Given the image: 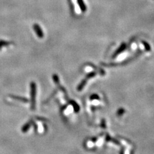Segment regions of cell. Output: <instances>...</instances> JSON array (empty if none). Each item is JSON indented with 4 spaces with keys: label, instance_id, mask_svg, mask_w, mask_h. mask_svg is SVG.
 Segmentation results:
<instances>
[{
    "label": "cell",
    "instance_id": "6da1fadb",
    "mask_svg": "<svg viewBox=\"0 0 154 154\" xmlns=\"http://www.w3.org/2000/svg\"><path fill=\"white\" fill-rule=\"evenodd\" d=\"M36 92L37 86L34 82L30 83V95H31V109L34 110L36 105Z\"/></svg>",
    "mask_w": 154,
    "mask_h": 154
},
{
    "label": "cell",
    "instance_id": "7a4b0ae2",
    "mask_svg": "<svg viewBox=\"0 0 154 154\" xmlns=\"http://www.w3.org/2000/svg\"><path fill=\"white\" fill-rule=\"evenodd\" d=\"M11 97L12 98H13V99L17 100H19V101H21V102H25V103H27V102H28V100L26 99V98H22V97H19V96H12V95L11 96Z\"/></svg>",
    "mask_w": 154,
    "mask_h": 154
},
{
    "label": "cell",
    "instance_id": "3957f363",
    "mask_svg": "<svg viewBox=\"0 0 154 154\" xmlns=\"http://www.w3.org/2000/svg\"><path fill=\"white\" fill-rule=\"evenodd\" d=\"M78 3H79V5L80 6V8L82 10V11L85 12L86 10V7H85L84 2H83L82 0H78Z\"/></svg>",
    "mask_w": 154,
    "mask_h": 154
},
{
    "label": "cell",
    "instance_id": "277c9868",
    "mask_svg": "<svg viewBox=\"0 0 154 154\" xmlns=\"http://www.w3.org/2000/svg\"><path fill=\"white\" fill-rule=\"evenodd\" d=\"M30 125H31L30 123H27L25 124L22 128V132H24V133L27 132V131L29 130V128H30Z\"/></svg>",
    "mask_w": 154,
    "mask_h": 154
},
{
    "label": "cell",
    "instance_id": "5b68a950",
    "mask_svg": "<svg viewBox=\"0 0 154 154\" xmlns=\"http://www.w3.org/2000/svg\"><path fill=\"white\" fill-rule=\"evenodd\" d=\"M53 79L55 84H57V85L59 84V77H58V76L56 75V74H53Z\"/></svg>",
    "mask_w": 154,
    "mask_h": 154
},
{
    "label": "cell",
    "instance_id": "8992f818",
    "mask_svg": "<svg viewBox=\"0 0 154 154\" xmlns=\"http://www.w3.org/2000/svg\"><path fill=\"white\" fill-rule=\"evenodd\" d=\"M143 44H144V46H145V48H146V50H150V46H149L148 44H147V43H145V42H144V41H143Z\"/></svg>",
    "mask_w": 154,
    "mask_h": 154
}]
</instances>
